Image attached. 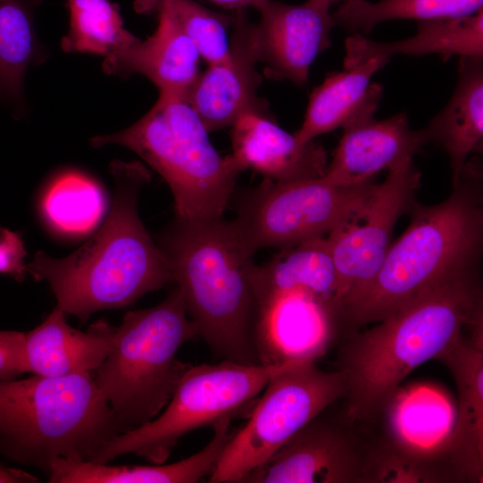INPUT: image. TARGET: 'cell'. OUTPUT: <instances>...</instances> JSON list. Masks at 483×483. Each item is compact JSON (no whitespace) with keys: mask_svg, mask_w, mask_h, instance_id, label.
Wrapping results in <instances>:
<instances>
[{"mask_svg":"<svg viewBox=\"0 0 483 483\" xmlns=\"http://www.w3.org/2000/svg\"><path fill=\"white\" fill-rule=\"evenodd\" d=\"M482 318L478 265L447 275L372 328L346 335L336 358L346 385L341 400L345 414L379 422L404 378L437 359Z\"/></svg>","mask_w":483,"mask_h":483,"instance_id":"obj_1","label":"cell"},{"mask_svg":"<svg viewBox=\"0 0 483 483\" xmlns=\"http://www.w3.org/2000/svg\"><path fill=\"white\" fill-rule=\"evenodd\" d=\"M112 207L98 231L67 257L37 252L26 270L46 281L57 307L85 322L104 309L126 307L174 283L170 265L138 213V197L150 174L139 163L113 165Z\"/></svg>","mask_w":483,"mask_h":483,"instance_id":"obj_2","label":"cell"},{"mask_svg":"<svg viewBox=\"0 0 483 483\" xmlns=\"http://www.w3.org/2000/svg\"><path fill=\"white\" fill-rule=\"evenodd\" d=\"M158 246L198 336L212 353L221 360L267 364L251 279L254 255L233 220L175 216Z\"/></svg>","mask_w":483,"mask_h":483,"instance_id":"obj_3","label":"cell"},{"mask_svg":"<svg viewBox=\"0 0 483 483\" xmlns=\"http://www.w3.org/2000/svg\"><path fill=\"white\" fill-rule=\"evenodd\" d=\"M411 222L377 274L343 301L345 335L385 319L447 275L478 266L483 242L479 170L469 166L444 201L413 202Z\"/></svg>","mask_w":483,"mask_h":483,"instance_id":"obj_4","label":"cell"},{"mask_svg":"<svg viewBox=\"0 0 483 483\" xmlns=\"http://www.w3.org/2000/svg\"><path fill=\"white\" fill-rule=\"evenodd\" d=\"M94 373L0 380V452L49 475L58 460L93 461L122 433Z\"/></svg>","mask_w":483,"mask_h":483,"instance_id":"obj_5","label":"cell"},{"mask_svg":"<svg viewBox=\"0 0 483 483\" xmlns=\"http://www.w3.org/2000/svg\"><path fill=\"white\" fill-rule=\"evenodd\" d=\"M203 122L184 99L159 93L151 109L132 125L91 140L94 147L117 144L137 154L168 184L175 216L221 218L243 172L232 154L221 156Z\"/></svg>","mask_w":483,"mask_h":483,"instance_id":"obj_6","label":"cell"},{"mask_svg":"<svg viewBox=\"0 0 483 483\" xmlns=\"http://www.w3.org/2000/svg\"><path fill=\"white\" fill-rule=\"evenodd\" d=\"M198 336L180 289L156 306L127 312L94 380L123 432L156 418L192 364L177 358Z\"/></svg>","mask_w":483,"mask_h":483,"instance_id":"obj_7","label":"cell"},{"mask_svg":"<svg viewBox=\"0 0 483 483\" xmlns=\"http://www.w3.org/2000/svg\"><path fill=\"white\" fill-rule=\"evenodd\" d=\"M298 363L245 365L222 360L191 365L156 418L114 436L91 462L108 463L135 454L152 464L165 463L182 436L253 408L271 377Z\"/></svg>","mask_w":483,"mask_h":483,"instance_id":"obj_8","label":"cell"},{"mask_svg":"<svg viewBox=\"0 0 483 483\" xmlns=\"http://www.w3.org/2000/svg\"><path fill=\"white\" fill-rule=\"evenodd\" d=\"M345 390L339 370H323L316 361L294 364L274 375L248 421L235 428L208 482L241 483L310 419L341 401Z\"/></svg>","mask_w":483,"mask_h":483,"instance_id":"obj_9","label":"cell"},{"mask_svg":"<svg viewBox=\"0 0 483 483\" xmlns=\"http://www.w3.org/2000/svg\"><path fill=\"white\" fill-rule=\"evenodd\" d=\"M375 182L334 184L324 176L278 182L265 179L241 196L233 222L248 250L284 249L324 237L364 202Z\"/></svg>","mask_w":483,"mask_h":483,"instance_id":"obj_10","label":"cell"},{"mask_svg":"<svg viewBox=\"0 0 483 483\" xmlns=\"http://www.w3.org/2000/svg\"><path fill=\"white\" fill-rule=\"evenodd\" d=\"M375 424L327 407L241 483H368Z\"/></svg>","mask_w":483,"mask_h":483,"instance_id":"obj_11","label":"cell"},{"mask_svg":"<svg viewBox=\"0 0 483 483\" xmlns=\"http://www.w3.org/2000/svg\"><path fill=\"white\" fill-rule=\"evenodd\" d=\"M420 178L413 159L389 169L361 206L327 234L342 307L343 300L380 268L398 219L415 201Z\"/></svg>","mask_w":483,"mask_h":483,"instance_id":"obj_12","label":"cell"},{"mask_svg":"<svg viewBox=\"0 0 483 483\" xmlns=\"http://www.w3.org/2000/svg\"><path fill=\"white\" fill-rule=\"evenodd\" d=\"M232 27L228 55L199 73L185 99L208 131L232 126L248 111L263 112L257 96L262 79L256 24L239 9Z\"/></svg>","mask_w":483,"mask_h":483,"instance_id":"obj_13","label":"cell"},{"mask_svg":"<svg viewBox=\"0 0 483 483\" xmlns=\"http://www.w3.org/2000/svg\"><path fill=\"white\" fill-rule=\"evenodd\" d=\"M253 8L259 13L256 24L259 57L267 74L305 84L311 64L331 45L335 25L330 4L316 0L301 4L258 0Z\"/></svg>","mask_w":483,"mask_h":483,"instance_id":"obj_14","label":"cell"},{"mask_svg":"<svg viewBox=\"0 0 483 483\" xmlns=\"http://www.w3.org/2000/svg\"><path fill=\"white\" fill-rule=\"evenodd\" d=\"M450 370L458 410L441 453L457 483L483 479V318L469 325L438 358Z\"/></svg>","mask_w":483,"mask_h":483,"instance_id":"obj_15","label":"cell"},{"mask_svg":"<svg viewBox=\"0 0 483 483\" xmlns=\"http://www.w3.org/2000/svg\"><path fill=\"white\" fill-rule=\"evenodd\" d=\"M343 131L324 177L345 187L372 181L379 172L413 159L428 144L422 129L411 128L405 112L383 120L368 117Z\"/></svg>","mask_w":483,"mask_h":483,"instance_id":"obj_16","label":"cell"},{"mask_svg":"<svg viewBox=\"0 0 483 483\" xmlns=\"http://www.w3.org/2000/svg\"><path fill=\"white\" fill-rule=\"evenodd\" d=\"M231 153L243 171L253 170L278 182L326 174L325 148L314 140L301 143L259 111L242 114L231 126Z\"/></svg>","mask_w":483,"mask_h":483,"instance_id":"obj_17","label":"cell"},{"mask_svg":"<svg viewBox=\"0 0 483 483\" xmlns=\"http://www.w3.org/2000/svg\"><path fill=\"white\" fill-rule=\"evenodd\" d=\"M158 25L146 40L106 57L103 70L107 74L128 76L140 73L153 82L159 93L186 99L199 75L197 48L179 27L167 9L156 5Z\"/></svg>","mask_w":483,"mask_h":483,"instance_id":"obj_18","label":"cell"},{"mask_svg":"<svg viewBox=\"0 0 483 483\" xmlns=\"http://www.w3.org/2000/svg\"><path fill=\"white\" fill-rule=\"evenodd\" d=\"M57 306L37 327L24 335L27 373L64 377L94 373L110 352L116 326L93 323L87 331L72 327Z\"/></svg>","mask_w":483,"mask_h":483,"instance_id":"obj_19","label":"cell"},{"mask_svg":"<svg viewBox=\"0 0 483 483\" xmlns=\"http://www.w3.org/2000/svg\"><path fill=\"white\" fill-rule=\"evenodd\" d=\"M388 61L385 56L372 57L326 76L309 96L303 123L294 132L298 140L307 143L319 135L374 116L383 89L371 82V79Z\"/></svg>","mask_w":483,"mask_h":483,"instance_id":"obj_20","label":"cell"},{"mask_svg":"<svg viewBox=\"0 0 483 483\" xmlns=\"http://www.w3.org/2000/svg\"><path fill=\"white\" fill-rule=\"evenodd\" d=\"M231 419L213 425L210 441L188 458L170 464L108 465L91 461L58 460L48 481L53 483H194L210 476L235 428Z\"/></svg>","mask_w":483,"mask_h":483,"instance_id":"obj_21","label":"cell"},{"mask_svg":"<svg viewBox=\"0 0 483 483\" xmlns=\"http://www.w3.org/2000/svg\"><path fill=\"white\" fill-rule=\"evenodd\" d=\"M422 130L428 143H437L447 153L453 186L457 184L469 156L482 150L483 57H460L452 97Z\"/></svg>","mask_w":483,"mask_h":483,"instance_id":"obj_22","label":"cell"},{"mask_svg":"<svg viewBox=\"0 0 483 483\" xmlns=\"http://www.w3.org/2000/svg\"><path fill=\"white\" fill-rule=\"evenodd\" d=\"M344 48V68L395 55L436 54L445 61L453 55L483 57V9L462 17L419 21L415 35L397 41L377 42L354 33L345 39Z\"/></svg>","mask_w":483,"mask_h":483,"instance_id":"obj_23","label":"cell"},{"mask_svg":"<svg viewBox=\"0 0 483 483\" xmlns=\"http://www.w3.org/2000/svg\"><path fill=\"white\" fill-rule=\"evenodd\" d=\"M42 1L0 0V105L16 115L23 111L27 71L45 54L35 29Z\"/></svg>","mask_w":483,"mask_h":483,"instance_id":"obj_24","label":"cell"},{"mask_svg":"<svg viewBox=\"0 0 483 483\" xmlns=\"http://www.w3.org/2000/svg\"><path fill=\"white\" fill-rule=\"evenodd\" d=\"M481 9L483 0H348L332 16L335 25L368 34L391 20H444L471 15Z\"/></svg>","mask_w":483,"mask_h":483,"instance_id":"obj_25","label":"cell"},{"mask_svg":"<svg viewBox=\"0 0 483 483\" xmlns=\"http://www.w3.org/2000/svg\"><path fill=\"white\" fill-rule=\"evenodd\" d=\"M70 27L61 40L66 53L108 57L139 38L123 27L119 6L111 0H66Z\"/></svg>","mask_w":483,"mask_h":483,"instance_id":"obj_26","label":"cell"},{"mask_svg":"<svg viewBox=\"0 0 483 483\" xmlns=\"http://www.w3.org/2000/svg\"><path fill=\"white\" fill-rule=\"evenodd\" d=\"M99 185L81 174L60 175L47 189L42 211L47 224L58 233L80 235L91 231L105 211Z\"/></svg>","mask_w":483,"mask_h":483,"instance_id":"obj_27","label":"cell"},{"mask_svg":"<svg viewBox=\"0 0 483 483\" xmlns=\"http://www.w3.org/2000/svg\"><path fill=\"white\" fill-rule=\"evenodd\" d=\"M368 483H456L439 455L417 453L380 433L370 463Z\"/></svg>","mask_w":483,"mask_h":483,"instance_id":"obj_28","label":"cell"},{"mask_svg":"<svg viewBox=\"0 0 483 483\" xmlns=\"http://www.w3.org/2000/svg\"><path fill=\"white\" fill-rule=\"evenodd\" d=\"M137 4L142 11L156 5L167 9L208 64L228 55L233 16L213 12L194 0H138Z\"/></svg>","mask_w":483,"mask_h":483,"instance_id":"obj_29","label":"cell"},{"mask_svg":"<svg viewBox=\"0 0 483 483\" xmlns=\"http://www.w3.org/2000/svg\"><path fill=\"white\" fill-rule=\"evenodd\" d=\"M23 332L0 331V380L18 378L27 373Z\"/></svg>","mask_w":483,"mask_h":483,"instance_id":"obj_30","label":"cell"},{"mask_svg":"<svg viewBox=\"0 0 483 483\" xmlns=\"http://www.w3.org/2000/svg\"><path fill=\"white\" fill-rule=\"evenodd\" d=\"M26 250L21 236L0 227V274L21 280L27 273L24 258Z\"/></svg>","mask_w":483,"mask_h":483,"instance_id":"obj_31","label":"cell"},{"mask_svg":"<svg viewBox=\"0 0 483 483\" xmlns=\"http://www.w3.org/2000/svg\"><path fill=\"white\" fill-rule=\"evenodd\" d=\"M38 479L23 470L4 467L0 463V483L38 482Z\"/></svg>","mask_w":483,"mask_h":483,"instance_id":"obj_32","label":"cell"},{"mask_svg":"<svg viewBox=\"0 0 483 483\" xmlns=\"http://www.w3.org/2000/svg\"><path fill=\"white\" fill-rule=\"evenodd\" d=\"M208 1L225 9L239 10V9H245L248 6L253 7V5L258 0H208Z\"/></svg>","mask_w":483,"mask_h":483,"instance_id":"obj_33","label":"cell"},{"mask_svg":"<svg viewBox=\"0 0 483 483\" xmlns=\"http://www.w3.org/2000/svg\"><path fill=\"white\" fill-rule=\"evenodd\" d=\"M316 1H318V2H321V3H325V4H332L333 3L335 2H339V1H348V0H316Z\"/></svg>","mask_w":483,"mask_h":483,"instance_id":"obj_34","label":"cell"}]
</instances>
